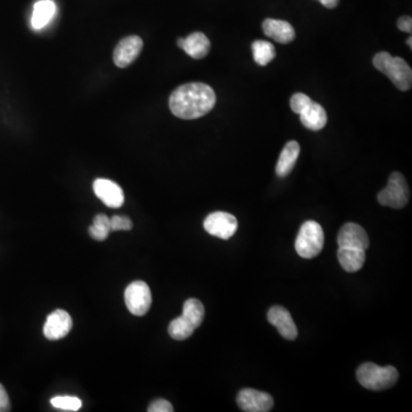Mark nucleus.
<instances>
[{"mask_svg": "<svg viewBox=\"0 0 412 412\" xmlns=\"http://www.w3.org/2000/svg\"><path fill=\"white\" fill-rule=\"evenodd\" d=\"M217 102L213 89L203 83L181 85L169 96V109L181 119H197L210 113Z\"/></svg>", "mask_w": 412, "mask_h": 412, "instance_id": "f257e3e1", "label": "nucleus"}, {"mask_svg": "<svg viewBox=\"0 0 412 412\" xmlns=\"http://www.w3.org/2000/svg\"><path fill=\"white\" fill-rule=\"evenodd\" d=\"M374 68L386 74L400 91H409L412 85V70L402 57H391L387 52L377 53L374 57Z\"/></svg>", "mask_w": 412, "mask_h": 412, "instance_id": "f03ea898", "label": "nucleus"}, {"mask_svg": "<svg viewBox=\"0 0 412 412\" xmlns=\"http://www.w3.org/2000/svg\"><path fill=\"white\" fill-rule=\"evenodd\" d=\"M356 378L364 389L370 391H384L391 389L399 379V371L389 365L379 367L374 363H363L356 371Z\"/></svg>", "mask_w": 412, "mask_h": 412, "instance_id": "7ed1b4c3", "label": "nucleus"}, {"mask_svg": "<svg viewBox=\"0 0 412 412\" xmlns=\"http://www.w3.org/2000/svg\"><path fill=\"white\" fill-rule=\"evenodd\" d=\"M324 246V232L320 223L313 220L306 221L300 227L296 240V251L304 259L318 257Z\"/></svg>", "mask_w": 412, "mask_h": 412, "instance_id": "20e7f679", "label": "nucleus"}, {"mask_svg": "<svg viewBox=\"0 0 412 412\" xmlns=\"http://www.w3.org/2000/svg\"><path fill=\"white\" fill-rule=\"evenodd\" d=\"M409 187L403 174L391 173L387 186L378 194V202L391 208H402L409 202Z\"/></svg>", "mask_w": 412, "mask_h": 412, "instance_id": "39448f33", "label": "nucleus"}, {"mask_svg": "<svg viewBox=\"0 0 412 412\" xmlns=\"http://www.w3.org/2000/svg\"><path fill=\"white\" fill-rule=\"evenodd\" d=\"M152 291L147 283L135 281L125 290V304L130 314L143 316L152 306Z\"/></svg>", "mask_w": 412, "mask_h": 412, "instance_id": "423d86ee", "label": "nucleus"}, {"mask_svg": "<svg viewBox=\"0 0 412 412\" xmlns=\"http://www.w3.org/2000/svg\"><path fill=\"white\" fill-rule=\"evenodd\" d=\"M238 219L227 212H213L204 220V229L208 234L221 240H229L238 230Z\"/></svg>", "mask_w": 412, "mask_h": 412, "instance_id": "0eeeda50", "label": "nucleus"}, {"mask_svg": "<svg viewBox=\"0 0 412 412\" xmlns=\"http://www.w3.org/2000/svg\"><path fill=\"white\" fill-rule=\"evenodd\" d=\"M240 410L245 412H268L273 409L274 399L266 391L244 389L236 399Z\"/></svg>", "mask_w": 412, "mask_h": 412, "instance_id": "6e6552de", "label": "nucleus"}, {"mask_svg": "<svg viewBox=\"0 0 412 412\" xmlns=\"http://www.w3.org/2000/svg\"><path fill=\"white\" fill-rule=\"evenodd\" d=\"M72 329V318L68 311L57 309L48 315L44 324V335L48 340L65 338Z\"/></svg>", "mask_w": 412, "mask_h": 412, "instance_id": "1a4fd4ad", "label": "nucleus"}, {"mask_svg": "<svg viewBox=\"0 0 412 412\" xmlns=\"http://www.w3.org/2000/svg\"><path fill=\"white\" fill-rule=\"evenodd\" d=\"M95 195L108 208H118L124 204V191L121 186L108 180V179H96L93 184Z\"/></svg>", "mask_w": 412, "mask_h": 412, "instance_id": "9d476101", "label": "nucleus"}, {"mask_svg": "<svg viewBox=\"0 0 412 412\" xmlns=\"http://www.w3.org/2000/svg\"><path fill=\"white\" fill-rule=\"evenodd\" d=\"M268 322L275 326L279 335L286 340H294L298 335V329L290 311L282 306H273L268 311Z\"/></svg>", "mask_w": 412, "mask_h": 412, "instance_id": "9b49d317", "label": "nucleus"}, {"mask_svg": "<svg viewBox=\"0 0 412 412\" xmlns=\"http://www.w3.org/2000/svg\"><path fill=\"white\" fill-rule=\"evenodd\" d=\"M143 48V39L130 36L122 39L113 52V62L118 68H126L139 57Z\"/></svg>", "mask_w": 412, "mask_h": 412, "instance_id": "f8f14e48", "label": "nucleus"}, {"mask_svg": "<svg viewBox=\"0 0 412 412\" xmlns=\"http://www.w3.org/2000/svg\"><path fill=\"white\" fill-rule=\"evenodd\" d=\"M370 244L368 234L357 223H348L341 227L338 234L339 247L367 250Z\"/></svg>", "mask_w": 412, "mask_h": 412, "instance_id": "ddd939ff", "label": "nucleus"}, {"mask_svg": "<svg viewBox=\"0 0 412 412\" xmlns=\"http://www.w3.org/2000/svg\"><path fill=\"white\" fill-rule=\"evenodd\" d=\"M178 46L193 59L199 60L208 55L211 43L202 33H194L187 38H179Z\"/></svg>", "mask_w": 412, "mask_h": 412, "instance_id": "4468645a", "label": "nucleus"}, {"mask_svg": "<svg viewBox=\"0 0 412 412\" xmlns=\"http://www.w3.org/2000/svg\"><path fill=\"white\" fill-rule=\"evenodd\" d=\"M262 29L266 36L281 44H289L296 38L294 27L283 20L266 18L262 23Z\"/></svg>", "mask_w": 412, "mask_h": 412, "instance_id": "2eb2a0df", "label": "nucleus"}, {"mask_svg": "<svg viewBox=\"0 0 412 412\" xmlns=\"http://www.w3.org/2000/svg\"><path fill=\"white\" fill-rule=\"evenodd\" d=\"M300 121L305 128L311 130H321L325 128L328 123V115L320 104L311 101L305 109L299 113Z\"/></svg>", "mask_w": 412, "mask_h": 412, "instance_id": "dca6fc26", "label": "nucleus"}, {"mask_svg": "<svg viewBox=\"0 0 412 412\" xmlns=\"http://www.w3.org/2000/svg\"><path fill=\"white\" fill-rule=\"evenodd\" d=\"M299 155V143L296 141H289L283 148L282 152L279 155V160H277V164H276V174L281 178L288 177L292 172Z\"/></svg>", "mask_w": 412, "mask_h": 412, "instance_id": "f3484780", "label": "nucleus"}, {"mask_svg": "<svg viewBox=\"0 0 412 412\" xmlns=\"http://www.w3.org/2000/svg\"><path fill=\"white\" fill-rule=\"evenodd\" d=\"M55 14H57V5L53 0H38L33 6L31 27L33 30H42L53 20Z\"/></svg>", "mask_w": 412, "mask_h": 412, "instance_id": "a211bd4d", "label": "nucleus"}, {"mask_svg": "<svg viewBox=\"0 0 412 412\" xmlns=\"http://www.w3.org/2000/svg\"><path fill=\"white\" fill-rule=\"evenodd\" d=\"M339 264L343 269L347 273H356L362 269L365 261V250L355 249V247H339Z\"/></svg>", "mask_w": 412, "mask_h": 412, "instance_id": "6ab92c4d", "label": "nucleus"}, {"mask_svg": "<svg viewBox=\"0 0 412 412\" xmlns=\"http://www.w3.org/2000/svg\"><path fill=\"white\" fill-rule=\"evenodd\" d=\"M205 309L203 304L199 299L191 298V299L186 300L184 304V311H182V316L189 322L191 325L197 329L202 325L203 320H204Z\"/></svg>", "mask_w": 412, "mask_h": 412, "instance_id": "aec40b11", "label": "nucleus"}, {"mask_svg": "<svg viewBox=\"0 0 412 412\" xmlns=\"http://www.w3.org/2000/svg\"><path fill=\"white\" fill-rule=\"evenodd\" d=\"M252 53L255 63L261 67L272 62L276 55L274 45L266 40H255L252 44Z\"/></svg>", "mask_w": 412, "mask_h": 412, "instance_id": "412c9836", "label": "nucleus"}, {"mask_svg": "<svg viewBox=\"0 0 412 412\" xmlns=\"http://www.w3.org/2000/svg\"><path fill=\"white\" fill-rule=\"evenodd\" d=\"M195 330V328L182 315L179 316V318H174L169 325V335L174 340H186V339L191 337Z\"/></svg>", "mask_w": 412, "mask_h": 412, "instance_id": "4be33fe9", "label": "nucleus"}, {"mask_svg": "<svg viewBox=\"0 0 412 412\" xmlns=\"http://www.w3.org/2000/svg\"><path fill=\"white\" fill-rule=\"evenodd\" d=\"M89 232L91 238H94L95 240L102 242V240H107L108 235L111 232V223H110L109 218L106 214H98L94 218L93 225L89 227Z\"/></svg>", "mask_w": 412, "mask_h": 412, "instance_id": "5701e85b", "label": "nucleus"}, {"mask_svg": "<svg viewBox=\"0 0 412 412\" xmlns=\"http://www.w3.org/2000/svg\"><path fill=\"white\" fill-rule=\"evenodd\" d=\"M51 404L57 409L65 411H78L82 408V400L76 396H55L52 399Z\"/></svg>", "mask_w": 412, "mask_h": 412, "instance_id": "b1692460", "label": "nucleus"}, {"mask_svg": "<svg viewBox=\"0 0 412 412\" xmlns=\"http://www.w3.org/2000/svg\"><path fill=\"white\" fill-rule=\"evenodd\" d=\"M311 101L313 100L304 93H296L290 100L291 109L294 113L299 115Z\"/></svg>", "mask_w": 412, "mask_h": 412, "instance_id": "393cba45", "label": "nucleus"}, {"mask_svg": "<svg viewBox=\"0 0 412 412\" xmlns=\"http://www.w3.org/2000/svg\"><path fill=\"white\" fill-rule=\"evenodd\" d=\"M111 223V230L117 232V230H130L133 227V223L130 221V218L125 217V216H113L110 219Z\"/></svg>", "mask_w": 412, "mask_h": 412, "instance_id": "a878e982", "label": "nucleus"}, {"mask_svg": "<svg viewBox=\"0 0 412 412\" xmlns=\"http://www.w3.org/2000/svg\"><path fill=\"white\" fill-rule=\"evenodd\" d=\"M172 404L169 403V401L164 400V399H158L154 401L150 406H149V412H172Z\"/></svg>", "mask_w": 412, "mask_h": 412, "instance_id": "bb28decb", "label": "nucleus"}, {"mask_svg": "<svg viewBox=\"0 0 412 412\" xmlns=\"http://www.w3.org/2000/svg\"><path fill=\"white\" fill-rule=\"evenodd\" d=\"M11 410L9 394L6 389L0 384V412H6Z\"/></svg>", "mask_w": 412, "mask_h": 412, "instance_id": "cd10ccee", "label": "nucleus"}, {"mask_svg": "<svg viewBox=\"0 0 412 412\" xmlns=\"http://www.w3.org/2000/svg\"><path fill=\"white\" fill-rule=\"evenodd\" d=\"M398 28L403 33H411L412 31V18L410 16H402L398 20Z\"/></svg>", "mask_w": 412, "mask_h": 412, "instance_id": "c85d7f7f", "label": "nucleus"}, {"mask_svg": "<svg viewBox=\"0 0 412 412\" xmlns=\"http://www.w3.org/2000/svg\"><path fill=\"white\" fill-rule=\"evenodd\" d=\"M321 4L326 9H333L338 6L339 0H320Z\"/></svg>", "mask_w": 412, "mask_h": 412, "instance_id": "c756f323", "label": "nucleus"}, {"mask_svg": "<svg viewBox=\"0 0 412 412\" xmlns=\"http://www.w3.org/2000/svg\"><path fill=\"white\" fill-rule=\"evenodd\" d=\"M411 37H409V38L406 39V44L409 45V48H412V40H411Z\"/></svg>", "mask_w": 412, "mask_h": 412, "instance_id": "7c9ffc66", "label": "nucleus"}]
</instances>
